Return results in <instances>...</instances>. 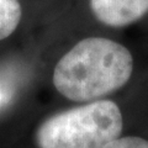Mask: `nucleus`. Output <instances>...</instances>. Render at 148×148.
<instances>
[{
  "label": "nucleus",
  "mask_w": 148,
  "mask_h": 148,
  "mask_svg": "<svg viewBox=\"0 0 148 148\" xmlns=\"http://www.w3.org/2000/svg\"><path fill=\"white\" fill-rule=\"evenodd\" d=\"M133 58L125 46L101 37L82 40L59 59L53 84L63 96L90 101L120 89L128 82Z\"/></svg>",
  "instance_id": "obj_1"
},
{
  "label": "nucleus",
  "mask_w": 148,
  "mask_h": 148,
  "mask_svg": "<svg viewBox=\"0 0 148 148\" xmlns=\"http://www.w3.org/2000/svg\"><path fill=\"white\" fill-rule=\"evenodd\" d=\"M122 115L110 100L94 101L59 112L37 131L40 148H103L122 131Z\"/></svg>",
  "instance_id": "obj_2"
},
{
  "label": "nucleus",
  "mask_w": 148,
  "mask_h": 148,
  "mask_svg": "<svg viewBox=\"0 0 148 148\" xmlns=\"http://www.w3.org/2000/svg\"><path fill=\"white\" fill-rule=\"evenodd\" d=\"M90 8L103 24L122 27L146 15L148 0H90Z\"/></svg>",
  "instance_id": "obj_3"
},
{
  "label": "nucleus",
  "mask_w": 148,
  "mask_h": 148,
  "mask_svg": "<svg viewBox=\"0 0 148 148\" xmlns=\"http://www.w3.org/2000/svg\"><path fill=\"white\" fill-rule=\"evenodd\" d=\"M21 18V6L17 0H0V40L10 36Z\"/></svg>",
  "instance_id": "obj_4"
},
{
  "label": "nucleus",
  "mask_w": 148,
  "mask_h": 148,
  "mask_svg": "<svg viewBox=\"0 0 148 148\" xmlns=\"http://www.w3.org/2000/svg\"><path fill=\"white\" fill-rule=\"evenodd\" d=\"M16 89V82L11 73L0 72V109L11 101Z\"/></svg>",
  "instance_id": "obj_5"
},
{
  "label": "nucleus",
  "mask_w": 148,
  "mask_h": 148,
  "mask_svg": "<svg viewBox=\"0 0 148 148\" xmlns=\"http://www.w3.org/2000/svg\"><path fill=\"white\" fill-rule=\"evenodd\" d=\"M103 148H148V141L141 137H117Z\"/></svg>",
  "instance_id": "obj_6"
}]
</instances>
